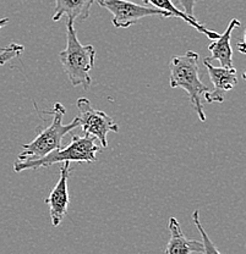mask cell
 Returning a JSON list of instances; mask_svg holds the SVG:
<instances>
[{
	"label": "cell",
	"mask_w": 246,
	"mask_h": 254,
	"mask_svg": "<svg viewBox=\"0 0 246 254\" xmlns=\"http://www.w3.org/2000/svg\"><path fill=\"white\" fill-rule=\"evenodd\" d=\"M76 108H78L76 119L80 123L83 133L96 137L100 147L107 148V134L109 132H119L118 124L114 123L113 119L104 111L94 109L87 98L82 97L78 99Z\"/></svg>",
	"instance_id": "obj_5"
},
{
	"label": "cell",
	"mask_w": 246,
	"mask_h": 254,
	"mask_svg": "<svg viewBox=\"0 0 246 254\" xmlns=\"http://www.w3.org/2000/svg\"><path fill=\"white\" fill-rule=\"evenodd\" d=\"M74 23L66 20V48L58 57L71 84L87 89L92 83L89 72L96 63V50L93 46H82Z\"/></svg>",
	"instance_id": "obj_1"
},
{
	"label": "cell",
	"mask_w": 246,
	"mask_h": 254,
	"mask_svg": "<svg viewBox=\"0 0 246 254\" xmlns=\"http://www.w3.org/2000/svg\"><path fill=\"white\" fill-rule=\"evenodd\" d=\"M65 108L62 103H55L52 110H46L44 114L53 116L49 126L39 128L38 133L32 142L22 145V152L18 154L17 160H33L49 154L55 149L63 148V139L74 128L80 126L78 119H74L69 125L63 124V118L65 116Z\"/></svg>",
	"instance_id": "obj_3"
},
{
	"label": "cell",
	"mask_w": 246,
	"mask_h": 254,
	"mask_svg": "<svg viewBox=\"0 0 246 254\" xmlns=\"http://www.w3.org/2000/svg\"><path fill=\"white\" fill-rule=\"evenodd\" d=\"M237 48H238V50H239L240 53H243V54H246V30L244 32V37H243V41L239 42V43L237 44Z\"/></svg>",
	"instance_id": "obj_16"
},
{
	"label": "cell",
	"mask_w": 246,
	"mask_h": 254,
	"mask_svg": "<svg viewBox=\"0 0 246 254\" xmlns=\"http://www.w3.org/2000/svg\"><path fill=\"white\" fill-rule=\"evenodd\" d=\"M203 65L207 68L208 76L213 83V91L206 92L203 98L207 103H223L226 92L232 91L238 84L237 70L234 67H216L207 59L203 60Z\"/></svg>",
	"instance_id": "obj_8"
},
{
	"label": "cell",
	"mask_w": 246,
	"mask_h": 254,
	"mask_svg": "<svg viewBox=\"0 0 246 254\" xmlns=\"http://www.w3.org/2000/svg\"><path fill=\"white\" fill-rule=\"evenodd\" d=\"M170 238L166 245L164 253L166 254H190V253H205V246L200 241L189 240L184 236L179 221L175 218L169 219L168 224Z\"/></svg>",
	"instance_id": "obj_9"
},
{
	"label": "cell",
	"mask_w": 246,
	"mask_h": 254,
	"mask_svg": "<svg viewBox=\"0 0 246 254\" xmlns=\"http://www.w3.org/2000/svg\"><path fill=\"white\" fill-rule=\"evenodd\" d=\"M243 78H244L245 81H246V71H244V72H243Z\"/></svg>",
	"instance_id": "obj_18"
},
{
	"label": "cell",
	"mask_w": 246,
	"mask_h": 254,
	"mask_svg": "<svg viewBox=\"0 0 246 254\" xmlns=\"http://www.w3.org/2000/svg\"><path fill=\"white\" fill-rule=\"evenodd\" d=\"M96 0H55V12L53 21H59L63 16L68 20L84 21L89 17L92 5Z\"/></svg>",
	"instance_id": "obj_11"
},
{
	"label": "cell",
	"mask_w": 246,
	"mask_h": 254,
	"mask_svg": "<svg viewBox=\"0 0 246 254\" xmlns=\"http://www.w3.org/2000/svg\"><path fill=\"white\" fill-rule=\"evenodd\" d=\"M142 1L145 2V5H151V6L156 7V9L168 11L169 14L171 15V17L181 18V20H184L185 22L189 23L190 26H192V27H194L195 30H197L200 33L205 34L208 39L214 41V39H217L219 37V33L208 30L205 26L201 25V23L196 20V17H190V16H187L182 10H179L178 7L173 4L171 0H142Z\"/></svg>",
	"instance_id": "obj_12"
},
{
	"label": "cell",
	"mask_w": 246,
	"mask_h": 254,
	"mask_svg": "<svg viewBox=\"0 0 246 254\" xmlns=\"http://www.w3.org/2000/svg\"><path fill=\"white\" fill-rule=\"evenodd\" d=\"M71 166L69 161H64L60 166V177L58 180L57 185L53 189L50 194L48 195L44 202L47 205H49V214L52 219L53 226L57 227L62 224L64 220L65 215L68 214L69 203V190H68V180L70 176Z\"/></svg>",
	"instance_id": "obj_7"
},
{
	"label": "cell",
	"mask_w": 246,
	"mask_h": 254,
	"mask_svg": "<svg viewBox=\"0 0 246 254\" xmlns=\"http://www.w3.org/2000/svg\"><path fill=\"white\" fill-rule=\"evenodd\" d=\"M7 23H9V18H7V17L0 18V30H1L2 27H5V26H6Z\"/></svg>",
	"instance_id": "obj_17"
},
{
	"label": "cell",
	"mask_w": 246,
	"mask_h": 254,
	"mask_svg": "<svg viewBox=\"0 0 246 254\" xmlns=\"http://www.w3.org/2000/svg\"><path fill=\"white\" fill-rule=\"evenodd\" d=\"M198 210H195L194 214H192V219H194V222L196 224L198 231L201 232V235H202V238H203V246H205V253H219V251L217 250L216 247L213 246V243L211 242L210 240H208V236L207 234L205 232V230L202 229V226H201V222H200V216H198Z\"/></svg>",
	"instance_id": "obj_14"
},
{
	"label": "cell",
	"mask_w": 246,
	"mask_h": 254,
	"mask_svg": "<svg viewBox=\"0 0 246 254\" xmlns=\"http://www.w3.org/2000/svg\"><path fill=\"white\" fill-rule=\"evenodd\" d=\"M23 49H25L23 46H20V44L16 43H11L10 46L5 47L0 52V66L5 65V64L14 59V58H17L23 52Z\"/></svg>",
	"instance_id": "obj_13"
},
{
	"label": "cell",
	"mask_w": 246,
	"mask_h": 254,
	"mask_svg": "<svg viewBox=\"0 0 246 254\" xmlns=\"http://www.w3.org/2000/svg\"><path fill=\"white\" fill-rule=\"evenodd\" d=\"M242 22L237 18H233L229 22L228 27L224 31L223 34H219L217 39H214L212 43L208 46V50L211 52V57L206 58L208 62H219L221 66L223 67H234L233 65V49L230 46V39H232V33L235 28L240 27Z\"/></svg>",
	"instance_id": "obj_10"
},
{
	"label": "cell",
	"mask_w": 246,
	"mask_h": 254,
	"mask_svg": "<svg viewBox=\"0 0 246 254\" xmlns=\"http://www.w3.org/2000/svg\"><path fill=\"white\" fill-rule=\"evenodd\" d=\"M100 149V144L97 143V138L93 136L86 134L84 137H80L74 134L70 144L65 148L55 149L49 154L39 159L33 160L20 161L16 160L14 163L15 173H21L23 170H34L39 168H47V166L54 165L57 163H64V161H76V163H96L97 154Z\"/></svg>",
	"instance_id": "obj_4"
},
{
	"label": "cell",
	"mask_w": 246,
	"mask_h": 254,
	"mask_svg": "<svg viewBox=\"0 0 246 254\" xmlns=\"http://www.w3.org/2000/svg\"><path fill=\"white\" fill-rule=\"evenodd\" d=\"M198 59H200L198 54L192 50H189L184 55H176L171 58L169 63V68H170L169 84L171 88H182L189 94L190 103L196 111L198 119L205 123L206 114L203 111L202 98L206 92H208V88L200 78Z\"/></svg>",
	"instance_id": "obj_2"
},
{
	"label": "cell",
	"mask_w": 246,
	"mask_h": 254,
	"mask_svg": "<svg viewBox=\"0 0 246 254\" xmlns=\"http://www.w3.org/2000/svg\"><path fill=\"white\" fill-rule=\"evenodd\" d=\"M98 4L113 15L112 22L114 27L124 28V30L131 27L137 21L145 17H151V16L171 17L168 11L147 6V5L135 4L128 0H98Z\"/></svg>",
	"instance_id": "obj_6"
},
{
	"label": "cell",
	"mask_w": 246,
	"mask_h": 254,
	"mask_svg": "<svg viewBox=\"0 0 246 254\" xmlns=\"http://www.w3.org/2000/svg\"><path fill=\"white\" fill-rule=\"evenodd\" d=\"M196 2L197 0H179V4L181 5L182 11H184L187 16H190V17H195L194 9Z\"/></svg>",
	"instance_id": "obj_15"
}]
</instances>
